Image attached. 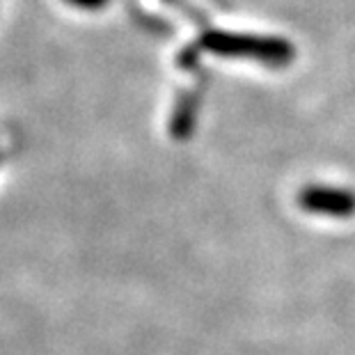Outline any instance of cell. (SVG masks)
<instances>
[{
  "mask_svg": "<svg viewBox=\"0 0 355 355\" xmlns=\"http://www.w3.org/2000/svg\"><path fill=\"white\" fill-rule=\"evenodd\" d=\"M298 204L316 216L351 218L355 214V193L332 186H309L300 191Z\"/></svg>",
  "mask_w": 355,
  "mask_h": 355,
  "instance_id": "obj_2",
  "label": "cell"
},
{
  "mask_svg": "<svg viewBox=\"0 0 355 355\" xmlns=\"http://www.w3.org/2000/svg\"><path fill=\"white\" fill-rule=\"evenodd\" d=\"M193 117H195V101L191 96H181L177 101L175 112H172V122H170L172 135H175V138H184V135L191 131Z\"/></svg>",
  "mask_w": 355,
  "mask_h": 355,
  "instance_id": "obj_3",
  "label": "cell"
},
{
  "mask_svg": "<svg viewBox=\"0 0 355 355\" xmlns=\"http://www.w3.org/2000/svg\"><path fill=\"white\" fill-rule=\"evenodd\" d=\"M200 46L209 53L225 58H252L266 64H286L293 60V46L277 37H257V35H236L211 30L204 33Z\"/></svg>",
  "mask_w": 355,
  "mask_h": 355,
  "instance_id": "obj_1",
  "label": "cell"
},
{
  "mask_svg": "<svg viewBox=\"0 0 355 355\" xmlns=\"http://www.w3.org/2000/svg\"><path fill=\"white\" fill-rule=\"evenodd\" d=\"M64 5H71L76 10H85V12H96V10H103L110 0H62Z\"/></svg>",
  "mask_w": 355,
  "mask_h": 355,
  "instance_id": "obj_4",
  "label": "cell"
}]
</instances>
